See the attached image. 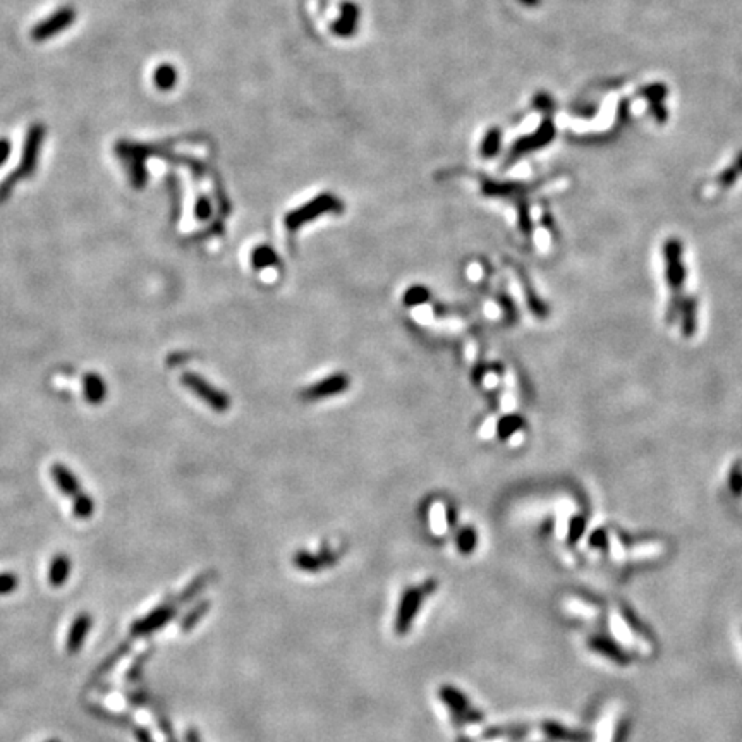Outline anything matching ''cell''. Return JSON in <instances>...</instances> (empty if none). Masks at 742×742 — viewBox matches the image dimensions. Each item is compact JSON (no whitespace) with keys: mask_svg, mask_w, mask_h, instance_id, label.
<instances>
[{"mask_svg":"<svg viewBox=\"0 0 742 742\" xmlns=\"http://www.w3.org/2000/svg\"><path fill=\"white\" fill-rule=\"evenodd\" d=\"M129 652H131V641L122 643V645H120L119 648H117L115 652L112 653V655L108 656L107 660H105L104 663H102L100 667L97 668V670H95V675H93V681H91V684H93V682H98L102 677H105L107 674H111L112 668H114L115 665L119 663V661L122 660V658L126 656Z\"/></svg>","mask_w":742,"mask_h":742,"instance_id":"8fae6325","label":"cell"},{"mask_svg":"<svg viewBox=\"0 0 742 742\" xmlns=\"http://www.w3.org/2000/svg\"><path fill=\"white\" fill-rule=\"evenodd\" d=\"M90 629H91L90 613H86V612L79 613V615L74 619V622L71 624V629H69V634H67V641H65V652H67L69 655H76V653L83 648Z\"/></svg>","mask_w":742,"mask_h":742,"instance_id":"8992f818","label":"cell"},{"mask_svg":"<svg viewBox=\"0 0 742 742\" xmlns=\"http://www.w3.org/2000/svg\"><path fill=\"white\" fill-rule=\"evenodd\" d=\"M72 513L78 519H88L95 513V503L85 492L72 499Z\"/></svg>","mask_w":742,"mask_h":742,"instance_id":"9a60e30c","label":"cell"},{"mask_svg":"<svg viewBox=\"0 0 742 742\" xmlns=\"http://www.w3.org/2000/svg\"><path fill=\"white\" fill-rule=\"evenodd\" d=\"M10 155V143L7 140H0V167L6 163V160Z\"/></svg>","mask_w":742,"mask_h":742,"instance_id":"603a6c76","label":"cell"},{"mask_svg":"<svg viewBox=\"0 0 742 742\" xmlns=\"http://www.w3.org/2000/svg\"><path fill=\"white\" fill-rule=\"evenodd\" d=\"M438 697L442 700V703L449 708L452 718L457 723H480L483 722V713L478 711L476 708L471 704V701L460 693L459 689L454 686H442L438 689Z\"/></svg>","mask_w":742,"mask_h":742,"instance_id":"7a4b0ae2","label":"cell"},{"mask_svg":"<svg viewBox=\"0 0 742 742\" xmlns=\"http://www.w3.org/2000/svg\"><path fill=\"white\" fill-rule=\"evenodd\" d=\"M83 392H85L86 401L90 404H100L107 396V385H105L104 378L100 375L88 373L83 378Z\"/></svg>","mask_w":742,"mask_h":742,"instance_id":"ba28073f","label":"cell"},{"mask_svg":"<svg viewBox=\"0 0 742 742\" xmlns=\"http://www.w3.org/2000/svg\"><path fill=\"white\" fill-rule=\"evenodd\" d=\"M90 710L93 711L95 716H100V718L108 720V722H114V723H117V722H120V723L131 722V720L127 718V716H117L115 713H108V711H105L104 708H100V707H91Z\"/></svg>","mask_w":742,"mask_h":742,"instance_id":"ffe728a7","label":"cell"},{"mask_svg":"<svg viewBox=\"0 0 742 742\" xmlns=\"http://www.w3.org/2000/svg\"><path fill=\"white\" fill-rule=\"evenodd\" d=\"M210 605H211L210 599H203V602L196 603V605L193 606V608L181 619V624H179V626H181V631L189 632L191 629H195L196 626H198L200 620L203 619V617L208 613V610H210Z\"/></svg>","mask_w":742,"mask_h":742,"instance_id":"7c38bea8","label":"cell"},{"mask_svg":"<svg viewBox=\"0 0 742 742\" xmlns=\"http://www.w3.org/2000/svg\"><path fill=\"white\" fill-rule=\"evenodd\" d=\"M69 574H71V560H69L65 555L58 554L52 558L49 567V583L50 586L61 588L64 586L65 581L69 579Z\"/></svg>","mask_w":742,"mask_h":742,"instance_id":"30bf717a","label":"cell"},{"mask_svg":"<svg viewBox=\"0 0 742 742\" xmlns=\"http://www.w3.org/2000/svg\"><path fill=\"white\" fill-rule=\"evenodd\" d=\"M346 385H347L346 376H332V378L325 380V382L314 385L312 390H308V396L312 397V399H314V397H323V396H328V394H337V392H341L342 389H346Z\"/></svg>","mask_w":742,"mask_h":742,"instance_id":"4fadbf2b","label":"cell"},{"mask_svg":"<svg viewBox=\"0 0 742 742\" xmlns=\"http://www.w3.org/2000/svg\"><path fill=\"white\" fill-rule=\"evenodd\" d=\"M19 586V577L13 572H0V597H6L16 591Z\"/></svg>","mask_w":742,"mask_h":742,"instance_id":"ac0fdd59","label":"cell"},{"mask_svg":"<svg viewBox=\"0 0 742 742\" xmlns=\"http://www.w3.org/2000/svg\"><path fill=\"white\" fill-rule=\"evenodd\" d=\"M181 380L186 389L195 392L201 401H204L208 405H211L215 411H225V409L229 408V397L225 396L222 390H217L215 387H211L210 383L204 378H201V376L195 375V373H186V375H182Z\"/></svg>","mask_w":742,"mask_h":742,"instance_id":"277c9868","label":"cell"},{"mask_svg":"<svg viewBox=\"0 0 742 742\" xmlns=\"http://www.w3.org/2000/svg\"><path fill=\"white\" fill-rule=\"evenodd\" d=\"M175 79H177V74L172 65H160L155 71V85L160 90H170L175 85Z\"/></svg>","mask_w":742,"mask_h":742,"instance_id":"2e32d148","label":"cell"},{"mask_svg":"<svg viewBox=\"0 0 742 742\" xmlns=\"http://www.w3.org/2000/svg\"><path fill=\"white\" fill-rule=\"evenodd\" d=\"M134 737H136L138 742H155L150 730L145 729V727H134Z\"/></svg>","mask_w":742,"mask_h":742,"instance_id":"7402d4cb","label":"cell"},{"mask_svg":"<svg viewBox=\"0 0 742 742\" xmlns=\"http://www.w3.org/2000/svg\"><path fill=\"white\" fill-rule=\"evenodd\" d=\"M177 608L179 606L175 605L174 602L162 603V605L156 606L153 612H150L148 615H145L143 619L136 620V622L131 626V634H133L134 638H145V636L153 634V632L166 627L167 624H170L172 620L175 619V615H177Z\"/></svg>","mask_w":742,"mask_h":742,"instance_id":"3957f363","label":"cell"},{"mask_svg":"<svg viewBox=\"0 0 742 742\" xmlns=\"http://www.w3.org/2000/svg\"><path fill=\"white\" fill-rule=\"evenodd\" d=\"M186 742H201L200 734L196 732V729H189L188 732H186Z\"/></svg>","mask_w":742,"mask_h":742,"instance_id":"cb8c5ba5","label":"cell"},{"mask_svg":"<svg viewBox=\"0 0 742 742\" xmlns=\"http://www.w3.org/2000/svg\"><path fill=\"white\" fill-rule=\"evenodd\" d=\"M437 588H438L437 581L428 579V581H425V583L419 584V586L408 588V590L402 593L399 608H397L396 624H394V629H396L397 636L408 634L409 629H411L412 624H414L416 615H418L419 610H421L423 602H425L430 595H433L435 591H437Z\"/></svg>","mask_w":742,"mask_h":742,"instance_id":"6da1fadb","label":"cell"},{"mask_svg":"<svg viewBox=\"0 0 742 742\" xmlns=\"http://www.w3.org/2000/svg\"><path fill=\"white\" fill-rule=\"evenodd\" d=\"M50 474H52L54 481H56L58 490H61L65 497L76 499V497L83 493L78 478H76L74 474H72V471L67 469L64 464H58V462L52 464V467H50Z\"/></svg>","mask_w":742,"mask_h":742,"instance_id":"52a82bcc","label":"cell"},{"mask_svg":"<svg viewBox=\"0 0 742 742\" xmlns=\"http://www.w3.org/2000/svg\"><path fill=\"white\" fill-rule=\"evenodd\" d=\"M457 547H459L460 554H471V551L474 550V547H476V533H474V529H462V531L459 533V536H457Z\"/></svg>","mask_w":742,"mask_h":742,"instance_id":"e0dca14e","label":"cell"},{"mask_svg":"<svg viewBox=\"0 0 742 742\" xmlns=\"http://www.w3.org/2000/svg\"><path fill=\"white\" fill-rule=\"evenodd\" d=\"M150 653H152V650H148V652H145L143 655H140L136 658V661H134L133 665H131V668L127 670V682H138L141 677V672H143V665L146 663V658L150 656Z\"/></svg>","mask_w":742,"mask_h":742,"instance_id":"d6986e66","label":"cell"},{"mask_svg":"<svg viewBox=\"0 0 742 742\" xmlns=\"http://www.w3.org/2000/svg\"><path fill=\"white\" fill-rule=\"evenodd\" d=\"M213 579H215V574H211V572L210 574H201V576L196 577L195 581H191V583H189L188 586H186L184 590L181 591V595H179V597L175 599H172V602H174L177 606L186 605V603L193 602V599L198 597V595L204 590V588H208L211 583H213Z\"/></svg>","mask_w":742,"mask_h":742,"instance_id":"9c48e42d","label":"cell"},{"mask_svg":"<svg viewBox=\"0 0 742 742\" xmlns=\"http://www.w3.org/2000/svg\"><path fill=\"white\" fill-rule=\"evenodd\" d=\"M528 734V729L526 727H515V725H509V727H490V729H486L483 734H481V739H500V737H513V739H515V737H522Z\"/></svg>","mask_w":742,"mask_h":742,"instance_id":"5bb4252c","label":"cell"},{"mask_svg":"<svg viewBox=\"0 0 742 742\" xmlns=\"http://www.w3.org/2000/svg\"><path fill=\"white\" fill-rule=\"evenodd\" d=\"M49 742H58V741H49Z\"/></svg>","mask_w":742,"mask_h":742,"instance_id":"d4e9b609","label":"cell"},{"mask_svg":"<svg viewBox=\"0 0 742 742\" xmlns=\"http://www.w3.org/2000/svg\"><path fill=\"white\" fill-rule=\"evenodd\" d=\"M156 720H159V725H160V730H162V734L166 736L167 742H177L174 737V730H172V725L169 722V718H167L163 713H159L156 715Z\"/></svg>","mask_w":742,"mask_h":742,"instance_id":"44dd1931","label":"cell"},{"mask_svg":"<svg viewBox=\"0 0 742 742\" xmlns=\"http://www.w3.org/2000/svg\"><path fill=\"white\" fill-rule=\"evenodd\" d=\"M74 17H76V13H74V9H71V7L58 9L57 13H54L50 17H47L45 21L36 24L35 29L31 31V36L36 40V42H42V40L50 38V36L61 33L62 29L71 26V24L74 23Z\"/></svg>","mask_w":742,"mask_h":742,"instance_id":"5b68a950","label":"cell"}]
</instances>
